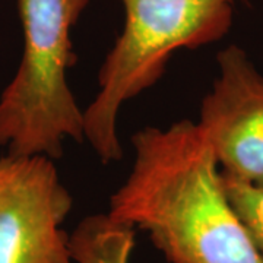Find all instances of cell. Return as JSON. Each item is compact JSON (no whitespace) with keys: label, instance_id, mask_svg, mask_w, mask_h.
I'll list each match as a JSON object with an SVG mask.
<instances>
[{"label":"cell","instance_id":"obj_3","mask_svg":"<svg viewBox=\"0 0 263 263\" xmlns=\"http://www.w3.org/2000/svg\"><path fill=\"white\" fill-rule=\"evenodd\" d=\"M92 0H18L24 51L0 95V146L8 155L59 160L66 141H85L84 111L67 84L75 65L70 29Z\"/></svg>","mask_w":263,"mask_h":263},{"label":"cell","instance_id":"obj_4","mask_svg":"<svg viewBox=\"0 0 263 263\" xmlns=\"http://www.w3.org/2000/svg\"><path fill=\"white\" fill-rule=\"evenodd\" d=\"M53 161L0 158V263H76L62 230L72 196Z\"/></svg>","mask_w":263,"mask_h":263},{"label":"cell","instance_id":"obj_7","mask_svg":"<svg viewBox=\"0 0 263 263\" xmlns=\"http://www.w3.org/2000/svg\"><path fill=\"white\" fill-rule=\"evenodd\" d=\"M221 176L227 196L263 259V184Z\"/></svg>","mask_w":263,"mask_h":263},{"label":"cell","instance_id":"obj_5","mask_svg":"<svg viewBox=\"0 0 263 263\" xmlns=\"http://www.w3.org/2000/svg\"><path fill=\"white\" fill-rule=\"evenodd\" d=\"M197 126L222 174L263 184V75L238 46L222 48Z\"/></svg>","mask_w":263,"mask_h":263},{"label":"cell","instance_id":"obj_6","mask_svg":"<svg viewBox=\"0 0 263 263\" xmlns=\"http://www.w3.org/2000/svg\"><path fill=\"white\" fill-rule=\"evenodd\" d=\"M135 230L108 215L85 218L70 237L76 263H129Z\"/></svg>","mask_w":263,"mask_h":263},{"label":"cell","instance_id":"obj_1","mask_svg":"<svg viewBox=\"0 0 263 263\" xmlns=\"http://www.w3.org/2000/svg\"><path fill=\"white\" fill-rule=\"evenodd\" d=\"M132 146L130 173L110 197L113 221L148 233L168 263H263L197 123L143 127Z\"/></svg>","mask_w":263,"mask_h":263},{"label":"cell","instance_id":"obj_2","mask_svg":"<svg viewBox=\"0 0 263 263\" xmlns=\"http://www.w3.org/2000/svg\"><path fill=\"white\" fill-rule=\"evenodd\" d=\"M237 2L246 0H122L124 25L98 72L94 101L84 110L85 141L101 162L122 158L117 119L123 105L160 81L177 50L227 35Z\"/></svg>","mask_w":263,"mask_h":263}]
</instances>
